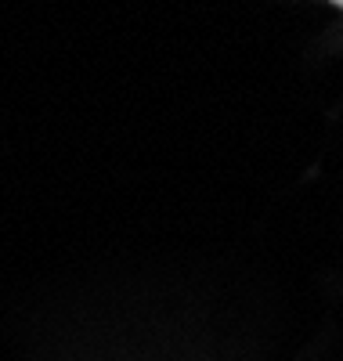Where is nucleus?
<instances>
[{
  "mask_svg": "<svg viewBox=\"0 0 343 361\" xmlns=\"http://www.w3.org/2000/svg\"><path fill=\"white\" fill-rule=\"evenodd\" d=\"M332 4H336V8H343V0H332Z\"/></svg>",
  "mask_w": 343,
  "mask_h": 361,
  "instance_id": "obj_1",
  "label": "nucleus"
}]
</instances>
